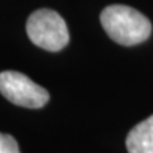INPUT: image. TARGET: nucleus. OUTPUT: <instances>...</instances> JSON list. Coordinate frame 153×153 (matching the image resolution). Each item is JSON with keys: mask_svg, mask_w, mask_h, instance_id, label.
Returning <instances> with one entry per match:
<instances>
[{"mask_svg": "<svg viewBox=\"0 0 153 153\" xmlns=\"http://www.w3.org/2000/svg\"><path fill=\"white\" fill-rule=\"evenodd\" d=\"M99 20L106 34L115 43L125 47L143 43L152 34L150 20L140 11L129 6H106L101 11Z\"/></svg>", "mask_w": 153, "mask_h": 153, "instance_id": "obj_1", "label": "nucleus"}, {"mask_svg": "<svg viewBox=\"0 0 153 153\" xmlns=\"http://www.w3.org/2000/svg\"><path fill=\"white\" fill-rule=\"evenodd\" d=\"M26 31L34 45L57 53L70 43V31L67 23L57 11L51 9H38L27 19Z\"/></svg>", "mask_w": 153, "mask_h": 153, "instance_id": "obj_2", "label": "nucleus"}, {"mask_svg": "<svg viewBox=\"0 0 153 153\" xmlns=\"http://www.w3.org/2000/svg\"><path fill=\"white\" fill-rule=\"evenodd\" d=\"M0 94L9 102L28 109H40L50 101L45 88L19 71L0 72Z\"/></svg>", "mask_w": 153, "mask_h": 153, "instance_id": "obj_3", "label": "nucleus"}, {"mask_svg": "<svg viewBox=\"0 0 153 153\" xmlns=\"http://www.w3.org/2000/svg\"><path fill=\"white\" fill-rule=\"evenodd\" d=\"M126 149L129 153H153V115L128 133Z\"/></svg>", "mask_w": 153, "mask_h": 153, "instance_id": "obj_4", "label": "nucleus"}, {"mask_svg": "<svg viewBox=\"0 0 153 153\" xmlns=\"http://www.w3.org/2000/svg\"><path fill=\"white\" fill-rule=\"evenodd\" d=\"M0 153H20L17 140L9 133L0 132Z\"/></svg>", "mask_w": 153, "mask_h": 153, "instance_id": "obj_5", "label": "nucleus"}]
</instances>
